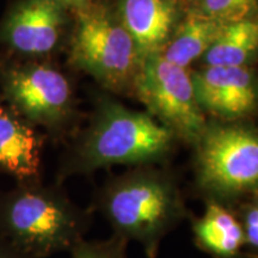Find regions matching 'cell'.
Masks as SVG:
<instances>
[{
	"instance_id": "cell-17",
	"label": "cell",
	"mask_w": 258,
	"mask_h": 258,
	"mask_svg": "<svg viewBox=\"0 0 258 258\" xmlns=\"http://www.w3.org/2000/svg\"><path fill=\"white\" fill-rule=\"evenodd\" d=\"M244 232L245 246L258 250V201L247 205L240 219Z\"/></svg>"
},
{
	"instance_id": "cell-3",
	"label": "cell",
	"mask_w": 258,
	"mask_h": 258,
	"mask_svg": "<svg viewBox=\"0 0 258 258\" xmlns=\"http://www.w3.org/2000/svg\"><path fill=\"white\" fill-rule=\"evenodd\" d=\"M172 139V132L151 116L105 102L67 160L63 173H89L120 164L152 163L169 153Z\"/></svg>"
},
{
	"instance_id": "cell-2",
	"label": "cell",
	"mask_w": 258,
	"mask_h": 258,
	"mask_svg": "<svg viewBox=\"0 0 258 258\" xmlns=\"http://www.w3.org/2000/svg\"><path fill=\"white\" fill-rule=\"evenodd\" d=\"M98 209L114 234L141 244L147 258H157L163 238L184 217L178 190L156 171H137L103 189Z\"/></svg>"
},
{
	"instance_id": "cell-8",
	"label": "cell",
	"mask_w": 258,
	"mask_h": 258,
	"mask_svg": "<svg viewBox=\"0 0 258 258\" xmlns=\"http://www.w3.org/2000/svg\"><path fill=\"white\" fill-rule=\"evenodd\" d=\"M66 8L56 0H18L0 25V44L19 57H41L59 46Z\"/></svg>"
},
{
	"instance_id": "cell-12",
	"label": "cell",
	"mask_w": 258,
	"mask_h": 258,
	"mask_svg": "<svg viewBox=\"0 0 258 258\" xmlns=\"http://www.w3.org/2000/svg\"><path fill=\"white\" fill-rule=\"evenodd\" d=\"M196 246L214 258H239L245 246L241 224L219 201L211 200L205 214L192 220Z\"/></svg>"
},
{
	"instance_id": "cell-15",
	"label": "cell",
	"mask_w": 258,
	"mask_h": 258,
	"mask_svg": "<svg viewBox=\"0 0 258 258\" xmlns=\"http://www.w3.org/2000/svg\"><path fill=\"white\" fill-rule=\"evenodd\" d=\"M196 12L222 24H231L258 18V0H200Z\"/></svg>"
},
{
	"instance_id": "cell-14",
	"label": "cell",
	"mask_w": 258,
	"mask_h": 258,
	"mask_svg": "<svg viewBox=\"0 0 258 258\" xmlns=\"http://www.w3.org/2000/svg\"><path fill=\"white\" fill-rule=\"evenodd\" d=\"M203 56L206 66H247L258 56V18L226 25Z\"/></svg>"
},
{
	"instance_id": "cell-1",
	"label": "cell",
	"mask_w": 258,
	"mask_h": 258,
	"mask_svg": "<svg viewBox=\"0 0 258 258\" xmlns=\"http://www.w3.org/2000/svg\"><path fill=\"white\" fill-rule=\"evenodd\" d=\"M89 226L88 213L37 180L0 191V239L34 258L71 251L85 239Z\"/></svg>"
},
{
	"instance_id": "cell-10",
	"label": "cell",
	"mask_w": 258,
	"mask_h": 258,
	"mask_svg": "<svg viewBox=\"0 0 258 258\" xmlns=\"http://www.w3.org/2000/svg\"><path fill=\"white\" fill-rule=\"evenodd\" d=\"M176 8L171 0H122L121 23L137 46L141 60L159 53L172 35Z\"/></svg>"
},
{
	"instance_id": "cell-9",
	"label": "cell",
	"mask_w": 258,
	"mask_h": 258,
	"mask_svg": "<svg viewBox=\"0 0 258 258\" xmlns=\"http://www.w3.org/2000/svg\"><path fill=\"white\" fill-rule=\"evenodd\" d=\"M200 108L227 120L258 108V80L247 66H205L191 77Z\"/></svg>"
},
{
	"instance_id": "cell-18",
	"label": "cell",
	"mask_w": 258,
	"mask_h": 258,
	"mask_svg": "<svg viewBox=\"0 0 258 258\" xmlns=\"http://www.w3.org/2000/svg\"><path fill=\"white\" fill-rule=\"evenodd\" d=\"M0 258H34L30 254L17 249L9 241L0 239Z\"/></svg>"
},
{
	"instance_id": "cell-13",
	"label": "cell",
	"mask_w": 258,
	"mask_h": 258,
	"mask_svg": "<svg viewBox=\"0 0 258 258\" xmlns=\"http://www.w3.org/2000/svg\"><path fill=\"white\" fill-rule=\"evenodd\" d=\"M227 24L192 12L171 35L159 54L169 62L185 69L205 55L220 37Z\"/></svg>"
},
{
	"instance_id": "cell-6",
	"label": "cell",
	"mask_w": 258,
	"mask_h": 258,
	"mask_svg": "<svg viewBox=\"0 0 258 258\" xmlns=\"http://www.w3.org/2000/svg\"><path fill=\"white\" fill-rule=\"evenodd\" d=\"M134 83L139 98L163 125L198 144L207 128L185 69L169 62L159 53L150 54L141 60Z\"/></svg>"
},
{
	"instance_id": "cell-16",
	"label": "cell",
	"mask_w": 258,
	"mask_h": 258,
	"mask_svg": "<svg viewBox=\"0 0 258 258\" xmlns=\"http://www.w3.org/2000/svg\"><path fill=\"white\" fill-rule=\"evenodd\" d=\"M128 241L112 234L103 240L83 239L73 247L71 258H127Z\"/></svg>"
},
{
	"instance_id": "cell-7",
	"label": "cell",
	"mask_w": 258,
	"mask_h": 258,
	"mask_svg": "<svg viewBox=\"0 0 258 258\" xmlns=\"http://www.w3.org/2000/svg\"><path fill=\"white\" fill-rule=\"evenodd\" d=\"M5 98L19 117L46 127L60 124L72 106V89L60 71L48 64L19 63L2 72Z\"/></svg>"
},
{
	"instance_id": "cell-4",
	"label": "cell",
	"mask_w": 258,
	"mask_h": 258,
	"mask_svg": "<svg viewBox=\"0 0 258 258\" xmlns=\"http://www.w3.org/2000/svg\"><path fill=\"white\" fill-rule=\"evenodd\" d=\"M195 166L199 185L213 198L258 192V131L245 125L206 129Z\"/></svg>"
},
{
	"instance_id": "cell-5",
	"label": "cell",
	"mask_w": 258,
	"mask_h": 258,
	"mask_svg": "<svg viewBox=\"0 0 258 258\" xmlns=\"http://www.w3.org/2000/svg\"><path fill=\"white\" fill-rule=\"evenodd\" d=\"M71 62L109 89L133 82L141 56L121 22L101 9L78 12L70 50Z\"/></svg>"
},
{
	"instance_id": "cell-19",
	"label": "cell",
	"mask_w": 258,
	"mask_h": 258,
	"mask_svg": "<svg viewBox=\"0 0 258 258\" xmlns=\"http://www.w3.org/2000/svg\"><path fill=\"white\" fill-rule=\"evenodd\" d=\"M66 9H72L74 11L79 12L82 10L89 8V0H56Z\"/></svg>"
},
{
	"instance_id": "cell-20",
	"label": "cell",
	"mask_w": 258,
	"mask_h": 258,
	"mask_svg": "<svg viewBox=\"0 0 258 258\" xmlns=\"http://www.w3.org/2000/svg\"><path fill=\"white\" fill-rule=\"evenodd\" d=\"M3 111H4V108H3V106L0 105V115H2V112H3Z\"/></svg>"
},
{
	"instance_id": "cell-11",
	"label": "cell",
	"mask_w": 258,
	"mask_h": 258,
	"mask_svg": "<svg viewBox=\"0 0 258 258\" xmlns=\"http://www.w3.org/2000/svg\"><path fill=\"white\" fill-rule=\"evenodd\" d=\"M41 169V141L16 112L0 115V172L19 183L37 180Z\"/></svg>"
}]
</instances>
